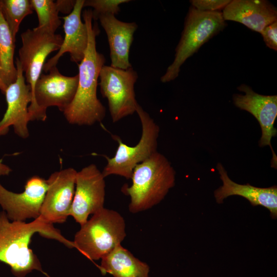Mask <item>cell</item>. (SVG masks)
<instances>
[{
  "instance_id": "6da1fadb",
  "label": "cell",
  "mask_w": 277,
  "mask_h": 277,
  "mask_svg": "<svg viewBox=\"0 0 277 277\" xmlns=\"http://www.w3.org/2000/svg\"><path fill=\"white\" fill-rule=\"evenodd\" d=\"M82 16L88 34V43L83 60L78 64V81L73 100L63 112L67 121L78 126H91L102 122L106 109L97 96L98 78L105 65L104 55L96 48V37L100 30L92 24V9H85Z\"/></svg>"
},
{
  "instance_id": "7a4b0ae2",
  "label": "cell",
  "mask_w": 277,
  "mask_h": 277,
  "mask_svg": "<svg viewBox=\"0 0 277 277\" xmlns=\"http://www.w3.org/2000/svg\"><path fill=\"white\" fill-rule=\"evenodd\" d=\"M56 240L68 248H74L73 242L66 239L60 231L39 217L31 222L10 221L4 211H0V262L9 265L13 275L24 277L37 270L43 271L40 262L29 248L35 233Z\"/></svg>"
},
{
  "instance_id": "3957f363",
  "label": "cell",
  "mask_w": 277,
  "mask_h": 277,
  "mask_svg": "<svg viewBox=\"0 0 277 277\" xmlns=\"http://www.w3.org/2000/svg\"><path fill=\"white\" fill-rule=\"evenodd\" d=\"M130 186L122 191L130 196L129 210L136 213L160 203L175 185V172L171 163L156 151L134 168Z\"/></svg>"
},
{
  "instance_id": "277c9868",
  "label": "cell",
  "mask_w": 277,
  "mask_h": 277,
  "mask_svg": "<svg viewBox=\"0 0 277 277\" xmlns=\"http://www.w3.org/2000/svg\"><path fill=\"white\" fill-rule=\"evenodd\" d=\"M73 244L91 260H97L112 251L126 236L123 217L117 211L103 208L81 226Z\"/></svg>"
},
{
  "instance_id": "5b68a950",
  "label": "cell",
  "mask_w": 277,
  "mask_h": 277,
  "mask_svg": "<svg viewBox=\"0 0 277 277\" xmlns=\"http://www.w3.org/2000/svg\"><path fill=\"white\" fill-rule=\"evenodd\" d=\"M226 25L222 12L202 11L191 6L175 50L174 60L161 77V81L167 83L177 78L185 61L197 52L203 45L222 31Z\"/></svg>"
},
{
  "instance_id": "8992f818",
  "label": "cell",
  "mask_w": 277,
  "mask_h": 277,
  "mask_svg": "<svg viewBox=\"0 0 277 277\" xmlns=\"http://www.w3.org/2000/svg\"><path fill=\"white\" fill-rule=\"evenodd\" d=\"M136 113L142 126L140 140L135 146H130L124 143L119 136L112 135L118 146L113 157L109 158L105 156L107 163L102 172L105 177L116 175L131 179L135 166L157 151L159 125L139 104Z\"/></svg>"
},
{
  "instance_id": "52a82bcc",
  "label": "cell",
  "mask_w": 277,
  "mask_h": 277,
  "mask_svg": "<svg viewBox=\"0 0 277 277\" xmlns=\"http://www.w3.org/2000/svg\"><path fill=\"white\" fill-rule=\"evenodd\" d=\"M47 74H41L36 81L31 102L28 106L30 121H44L47 108L56 106L62 112L74 98L77 90L78 75L62 74L56 66Z\"/></svg>"
},
{
  "instance_id": "ba28073f",
  "label": "cell",
  "mask_w": 277,
  "mask_h": 277,
  "mask_svg": "<svg viewBox=\"0 0 277 277\" xmlns=\"http://www.w3.org/2000/svg\"><path fill=\"white\" fill-rule=\"evenodd\" d=\"M99 78L100 92L107 99L113 123L136 112L138 103L135 98L134 85L138 74L132 67L124 70L104 65Z\"/></svg>"
},
{
  "instance_id": "9c48e42d",
  "label": "cell",
  "mask_w": 277,
  "mask_h": 277,
  "mask_svg": "<svg viewBox=\"0 0 277 277\" xmlns=\"http://www.w3.org/2000/svg\"><path fill=\"white\" fill-rule=\"evenodd\" d=\"M22 46L18 51V60L25 81L30 86L32 98L36 81L39 78L47 57L61 48L63 37L37 27L28 29L21 35Z\"/></svg>"
},
{
  "instance_id": "30bf717a",
  "label": "cell",
  "mask_w": 277,
  "mask_h": 277,
  "mask_svg": "<svg viewBox=\"0 0 277 277\" xmlns=\"http://www.w3.org/2000/svg\"><path fill=\"white\" fill-rule=\"evenodd\" d=\"M97 167L91 164L77 172L74 195L70 211L81 226L89 215L104 208L106 184Z\"/></svg>"
},
{
  "instance_id": "8fae6325",
  "label": "cell",
  "mask_w": 277,
  "mask_h": 277,
  "mask_svg": "<svg viewBox=\"0 0 277 277\" xmlns=\"http://www.w3.org/2000/svg\"><path fill=\"white\" fill-rule=\"evenodd\" d=\"M237 89L244 94H234L232 96L233 104L239 109L251 113L259 123L262 135L259 145L261 147L266 146L270 147L272 153L271 166L276 169L277 157L271 141L277 134V130L274 126L277 116V96L260 94L244 84L240 85Z\"/></svg>"
},
{
  "instance_id": "7c38bea8",
  "label": "cell",
  "mask_w": 277,
  "mask_h": 277,
  "mask_svg": "<svg viewBox=\"0 0 277 277\" xmlns=\"http://www.w3.org/2000/svg\"><path fill=\"white\" fill-rule=\"evenodd\" d=\"M77 172L70 167L54 172L46 180L48 188L39 216L44 222L63 223L69 216Z\"/></svg>"
},
{
  "instance_id": "4fadbf2b",
  "label": "cell",
  "mask_w": 277,
  "mask_h": 277,
  "mask_svg": "<svg viewBox=\"0 0 277 277\" xmlns=\"http://www.w3.org/2000/svg\"><path fill=\"white\" fill-rule=\"evenodd\" d=\"M47 188V180L36 175L27 181L21 193L9 191L0 183V206L11 221L35 220L40 216Z\"/></svg>"
},
{
  "instance_id": "5bb4252c",
  "label": "cell",
  "mask_w": 277,
  "mask_h": 277,
  "mask_svg": "<svg viewBox=\"0 0 277 277\" xmlns=\"http://www.w3.org/2000/svg\"><path fill=\"white\" fill-rule=\"evenodd\" d=\"M17 69L16 81L5 91L7 104L6 111L0 120V137L7 134L12 127L15 133L22 138L29 135L28 124L30 121L28 105L32 101L30 86L26 83L24 72L17 57L15 61Z\"/></svg>"
},
{
  "instance_id": "9a60e30c",
  "label": "cell",
  "mask_w": 277,
  "mask_h": 277,
  "mask_svg": "<svg viewBox=\"0 0 277 277\" xmlns=\"http://www.w3.org/2000/svg\"><path fill=\"white\" fill-rule=\"evenodd\" d=\"M84 2L85 0H76L71 12L63 17L65 36L62 45L56 54L45 63L43 70L44 72H47L56 66L65 53H69L70 60L77 64L83 60L88 43L87 26L81 19Z\"/></svg>"
},
{
  "instance_id": "2e32d148",
  "label": "cell",
  "mask_w": 277,
  "mask_h": 277,
  "mask_svg": "<svg viewBox=\"0 0 277 277\" xmlns=\"http://www.w3.org/2000/svg\"><path fill=\"white\" fill-rule=\"evenodd\" d=\"M224 19L241 23L261 33L277 21L276 7L266 0H233L223 9Z\"/></svg>"
},
{
  "instance_id": "e0dca14e",
  "label": "cell",
  "mask_w": 277,
  "mask_h": 277,
  "mask_svg": "<svg viewBox=\"0 0 277 277\" xmlns=\"http://www.w3.org/2000/svg\"><path fill=\"white\" fill-rule=\"evenodd\" d=\"M98 19L107 36L110 66L124 70L132 67L129 56L134 34L138 27L136 23L121 21L111 14L101 15Z\"/></svg>"
},
{
  "instance_id": "ac0fdd59",
  "label": "cell",
  "mask_w": 277,
  "mask_h": 277,
  "mask_svg": "<svg viewBox=\"0 0 277 277\" xmlns=\"http://www.w3.org/2000/svg\"><path fill=\"white\" fill-rule=\"evenodd\" d=\"M217 169L223 182V185L214 192L217 203L231 195H239L246 199L253 206H262L268 209L272 219L277 217L276 186L268 188H259L249 184L241 185L232 181L221 163L217 164Z\"/></svg>"
},
{
  "instance_id": "d6986e66",
  "label": "cell",
  "mask_w": 277,
  "mask_h": 277,
  "mask_svg": "<svg viewBox=\"0 0 277 277\" xmlns=\"http://www.w3.org/2000/svg\"><path fill=\"white\" fill-rule=\"evenodd\" d=\"M100 269L114 277H149V266L121 245L102 259Z\"/></svg>"
},
{
  "instance_id": "ffe728a7",
  "label": "cell",
  "mask_w": 277,
  "mask_h": 277,
  "mask_svg": "<svg viewBox=\"0 0 277 277\" xmlns=\"http://www.w3.org/2000/svg\"><path fill=\"white\" fill-rule=\"evenodd\" d=\"M15 42L0 9V76L7 87L17 77L14 63Z\"/></svg>"
},
{
  "instance_id": "44dd1931",
  "label": "cell",
  "mask_w": 277,
  "mask_h": 277,
  "mask_svg": "<svg viewBox=\"0 0 277 277\" xmlns=\"http://www.w3.org/2000/svg\"><path fill=\"white\" fill-rule=\"evenodd\" d=\"M0 9L15 42L22 21L33 13L30 0H0Z\"/></svg>"
},
{
  "instance_id": "7402d4cb",
  "label": "cell",
  "mask_w": 277,
  "mask_h": 277,
  "mask_svg": "<svg viewBox=\"0 0 277 277\" xmlns=\"http://www.w3.org/2000/svg\"><path fill=\"white\" fill-rule=\"evenodd\" d=\"M33 10L36 12L38 28L55 33L61 25L55 2L53 0H30Z\"/></svg>"
},
{
  "instance_id": "603a6c76",
  "label": "cell",
  "mask_w": 277,
  "mask_h": 277,
  "mask_svg": "<svg viewBox=\"0 0 277 277\" xmlns=\"http://www.w3.org/2000/svg\"><path fill=\"white\" fill-rule=\"evenodd\" d=\"M130 0H85L83 7H91L92 18L94 21L102 14H111L115 16L121 11L120 5L130 2Z\"/></svg>"
},
{
  "instance_id": "cb8c5ba5",
  "label": "cell",
  "mask_w": 277,
  "mask_h": 277,
  "mask_svg": "<svg viewBox=\"0 0 277 277\" xmlns=\"http://www.w3.org/2000/svg\"><path fill=\"white\" fill-rule=\"evenodd\" d=\"M230 0H191V6L198 10L207 12L220 11L223 9Z\"/></svg>"
},
{
  "instance_id": "d4e9b609",
  "label": "cell",
  "mask_w": 277,
  "mask_h": 277,
  "mask_svg": "<svg viewBox=\"0 0 277 277\" xmlns=\"http://www.w3.org/2000/svg\"><path fill=\"white\" fill-rule=\"evenodd\" d=\"M267 47L277 51V21L268 25L260 33Z\"/></svg>"
},
{
  "instance_id": "484cf974",
  "label": "cell",
  "mask_w": 277,
  "mask_h": 277,
  "mask_svg": "<svg viewBox=\"0 0 277 277\" xmlns=\"http://www.w3.org/2000/svg\"><path fill=\"white\" fill-rule=\"evenodd\" d=\"M58 12L64 14H70L76 3L74 0H57L55 2Z\"/></svg>"
},
{
  "instance_id": "4316f807",
  "label": "cell",
  "mask_w": 277,
  "mask_h": 277,
  "mask_svg": "<svg viewBox=\"0 0 277 277\" xmlns=\"http://www.w3.org/2000/svg\"><path fill=\"white\" fill-rule=\"evenodd\" d=\"M12 169L8 166L2 163L0 161V177L2 176L8 175L11 172Z\"/></svg>"
},
{
  "instance_id": "83f0119b",
  "label": "cell",
  "mask_w": 277,
  "mask_h": 277,
  "mask_svg": "<svg viewBox=\"0 0 277 277\" xmlns=\"http://www.w3.org/2000/svg\"><path fill=\"white\" fill-rule=\"evenodd\" d=\"M7 88V86L4 84L0 76V90L3 94H5Z\"/></svg>"
}]
</instances>
